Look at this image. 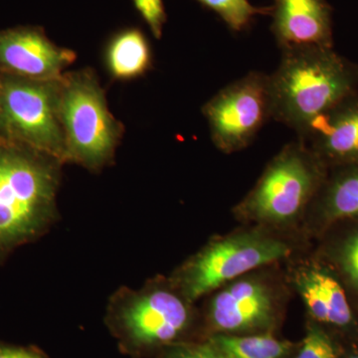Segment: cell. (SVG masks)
Wrapping results in <instances>:
<instances>
[{"mask_svg": "<svg viewBox=\"0 0 358 358\" xmlns=\"http://www.w3.org/2000/svg\"><path fill=\"white\" fill-rule=\"evenodd\" d=\"M320 162L300 140L286 145L268 164L242 204V210L268 222H284L296 217L320 182Z\"/></svg>", "mask_w": 358, "mask_h": 358, "instance_id": "obj_5", "label": "cell"}, {"mask_svg": "<svg viewBox=\"0 0 358 358\" xmlns=\"http://www.w3.org/2000/svg\"><path fill=\"white\" fill-rule=\"evenodd\" d=\"M32 358H42V357H40L39 353H36V355H35L34 357H33Z\"/></svg>", "mask_w": 358, "mask_h": 358, "instance_id": "obj_22", "label": "cell"}, {"mask_svg": "<svg viewBox=\"0 0 358 358\" xmlns=\"http://www.w3.org/2000/svg\"><path fill=\"white\" fill-rule=\"evenodd\" d=\"M296 358H338V352L324 331L310 326Z\"/></svg>", "mask_w": 358, "mask_h": 358, "instance_id": "obj_18", "label": "cell"}, {"mask_svg": "<svg viewBox=\"0 0 358 358\" xmlns=\"http://www.w3.org/2000/svg\"><path fill=\"white\" fill-rule=\"evenodd\" d=\"M274 301L267 287L257 280H240L219 292L210 305L212 324L224 333H242L270 326Z\"/></svg>", "mask_w": 358, "mask_h": 358, "instance_id": "obj_11", "label": "cell"}, {"mask_svg": "<svg viewBox=\"0 0 358 358\" xmlns=\"http://www.w3.org/2000/svg\"><path fill=\"white\" fill-rule=\"evenodd\" d=\"M76 53L54 44L39 27L0 30V73L35 81L62 79Z\"/></svg>", "mask_w": 358, "mask_h": 358, "instance_id": "obj_9", "label": "cell"}, {"mask_svg": "<svg viewBox=\"0 0 358 358\" xmlns=\"http://www.w3.org/2000/svg\"><path fill=\"white\" fill-rule=\"evenodd\" d=\"M350 358H358V355H352V357Z\"/></svg>", "mask_w": 358, "mask_h": 358, "instance_id": "obj_23", "label": "cell"}, {"mask_svg": "<svg viewBox=\"0 0 358 358\" xmlns=\"http://www.w3.org/2000/svg\"><path fill=\"white\" fill-rule=\"evenodd\" d=\"M166 358H223L210 341L205 345H186L176 348Z\"/></svg>", "mask_w": 358, "mask_h": 358, "instance_id": "obj_20", "label": "cell"}, {"mask_svg": "<svg viewBox=\"0 0 358 358\" xmlns=\"http://www.w3.org/2000/svg\"><path fill=\"white\" fill-rule=\"evenodd\" d=\"M202 6L220 16L230 30L247 29L258 15H270L271 6H254L249 0H197Z\"/></svg>", "mask_w": 358, "mask_h": 358, "instance_id": "obj_17", "label": "cell"}, {"mask_svg": "<svg viewBox=\"0 0 358 358\" xmlns=\"http://www.w3.org/2000/svg\"><path fill=\"white\" fill-rule=\"evenodd\" d=\"M202 113L219 150L233 154L244 150L272 120L268 75L252 71L221 89Z\"/></svg>", "mask_w": 358, "mask_h": 358, "instance_id": "obj_7", "label": "cell"}, {"mask_svg": "<svg viewBox=\"0 0 358 358\" xmlns=\"http://www.w3.org/2000/svg\"><path fill=\"white\" fill-rule=\"evenodd\" d=\"M59 160L0 145V252L29 241L55 215Z\"/></svg>", "mask_w": 358, "mask_h": 358, "instance_id": "obj_2", "label": "cell"}, {"mask_svg": "<svg viewBox=\"0 0 358 358\" xmlns=\"http://www.w3.org/2000/svg\"><path fill=\"white\" fill-rule=\"evenodd\" d=\"M61 83L65 162L93 171L101 169L114 157L124 127L110 114L105 92L93 71L65 73Z\"/></svg>", "mask_w": 358, "mask_h": 358, "instance_id": "obj_3", "label": "cell"}, {"mask_svg": "<svg viewBox=\"0 0 358 358\" xmlns=\"http://www.w3.org/2000/svg\"><path fill=\"white\" fill-rule=\"evenodd\" d=\"M288 245L258 232L214 241L186 263L178 275L181 294L197 300L249 271L288 256Z\"/></svg>", "mask_w": 358, "mask_h": 358, "instance_id": "obj_6", "label": "cell"}, {"mask_svg": "<svg viewBox=\"0 0 358 358\" xmlns=\"http://www.w3.org/2000/svg\"><path fill=\"white\" fill-rule=\"evenodd\" d=\"M270 15L271 31L282 51L333 48L331 8L326 0H274Z\"/></svg>", "mask_w": 358, "mask_h": 358, "instance_id": "obj_10", "label": "cell"}, {"mask_svg": "<svg viewBox=\"0 0 358 358\" xmlns=\"http://www.w3.org/2000/svg\"><path fill=\"white\" fill-rule=\"evenodd\" d=\"M2 143H2L1 138H0V145H2Z\"/></svg>", "mask_w": 358, "mask_h": 358, "instance_id": "obj_24", "label": "cell"}, {"mask_svg": "<svg viewBox=\"0 0 358 358\" xmlns=\"http://www.w3.org/2000/svg\"><path fill=\"white\" fill-rule=\"evenodd\" d=\"M324 208L334 218L358 217V167L334 179L327 188Z\"/></svg>", "mask_w": 358, "mask_h": 358, "instance_id": "obj_16", "label": "cell"}, {"mask_svg": "<svg viewBox=\"0 0 358 358\" xmlns=\"http://www.w3.org/2000/svg\"><path fill=\"white\" fill-rule=\"evenodd\" d=\"M187 300L171 289L148 287L124 291L110 303V313L124 338L138 348L178 338L190 322Z\"/></svg>", "mask_w": 358, "mask_h": 358, "instance_id": "obj_8", "label": "cell"}, {"mask_svg": "<svg viewBox=\"0 0 358 358\" xmlns=\"http://www.w3.org/2000/svg\"><path fill=\"white\" fill-rule=\"evenodd\" d=\"M61 82L62 79L35 81L0 73L2 143L65 162V134L60 117Z\"/></svg>", "mask_w": 358, "mask_h": 358, "instance_id": "obj_4", "label": "cell"}, {"mask_svg": "<svg viewBox=\"0 0 358 358\" xmlns=\"http://www.w3.org/2000/svg\"><path fill=\"white\" fill-rule=\"evenodd\" d=\"M268 87L272 120L300 136L320 115L357 95L358 68L333 48L289 49L268 75Z\"/></svg>", "mask_w": 358, "mask_h": 358, "instance_id": "obj_1", "label": "cell"}, {"mask_svg": "<svg viewBox=\"0 0 358 358\" xmlns=\"http://www.w3.org/2000/svg\"><path fill=\"white\" fill-rule=\"evenodd\" d=\"M210 343L223 358H284L291 350L288 341L272 336H215Z\"/></svg>", "mask_w": 358, "mask_h": 358, "instance_id": "obj_15", "label": "cell"}, {"mask_svg": "<svg viewBox=\"0 0 358 358\" xmlns=\"http://www.w3.org/2000/svg\"><path fill=\"white\" fill-rule=\"evenodd\" d=\"M343 264L346 274L358 286V233L346 243L343 253Z\"/></svg>", "mask_w": 358, "mask_h": 358, "instance_id": "obj_21", "label": "cell"}, {"mask_svg": "<svg viewBox=\"0 0 358 358\" xmlns=\"http://www.w3.org/2000/svg\"><path fill=\"white\" fill-rule=\"evenodd\" d=\"M134 2L155 38L159 39L166 21L164 1L162 0H134Z\"/></svg>", "mask_w": 358, "mask_h": 358, "instance_id": "obj_19", "label": "cell"}, {"mask_svg": "<svg viewBox=\"0 0 358 358\" xmlns=\"http://www.w3.org/2000/svg\"><path fill=\"white\" fill-rule=\"evenodd\" d=\"M106 60L115 79L131 80L141 76L152 65V51L147 37L136 28L122 30L110 40Z\"/></svg>", "mask_w": 358, "mask_h": 358, "instance_id": "obj_14", "label": "cell"}, {"mask_svg": "<svg viewBox=\"0 0 358 358\" xmlns=\"http://www.w3.org/2000/svg\"><path fill=\"white\" fill-rule=\"evenodd\" d=\"M298 288L315 320L338 327L348 326L352 322V310L345 291L324 271L303 270L298 277Z\"/></svg>", "mask_w": 358, "mask_h": 358, "instance_id": "obj_13", "label": "cell"}, {"mask_svg": "<svg viewBox=\"0 0 358 358\" xmlns=\"http://www.w3.org/2000/svg\"><path fill=\"white\" fill-rule=\"evenodd\" d=\"M298 136L320 160L357 164V94L320 115Z\"/></svg>", "mask_w": 358, "mask_h": 358, "instance_id": "obj_12", "label": "cell"}]
</instances>
